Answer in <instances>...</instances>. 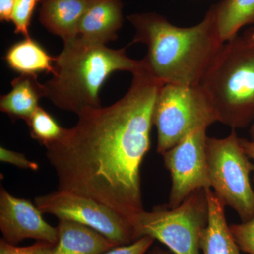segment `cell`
I'll return each instance as SVG.
<instances>
[{
    "instance_id": "cell-10",
    "label": "cell",
    "mask_w": 254,
    "mask_h": 254,
    "mask_svg": "<svg viewBox=\"0 0 254 254\" xmlns=\"http://www.w3.org/2000/svg\"><path fill=\"white\" fill-rule=\"evenodd\" d=\"M41 210L29 200L18 198L4 187L0 190V230L3 240L16 245L27 239L56 245L58 227L48 224Z\"/></svg>"
},
{
    "instance_id": "cell-2",
    "label": "cell",
    "mask_w": 254,
    "mask_h": 254,
    "mask_svg": "<svg viewBox=\"0 0 254 254\" xmlns=\"http://www.w3.org/2000/svg\"><path fill=\"white\" fill-rule=\"evenodd\" d=\"M127 19L136 30L130 45L143 43L148 50L141 60L143 70L162 84L199 86L224 44L212 6L191 27L175 26L155 12L131 14Z\"/></svg>"
},
{
    "instance_id": "cell-18",
    "label": "cell",
    "mask_w": 254,
    "mask_h": 254,
    "mask_svg": "<svg viewBox=\"0 0 254 254\" xmlns=\"http://www.w3.org/2000/svg\"><path fill=\"white\" fill-rule=\"evenodd\" d=\"M33 139L45 145L53 144L63 136L65 128L49 113L39 106L26 123Z\"/></svg>"
},
{
    "instance_id": "cell-5",
    "label": "cell",
    "mask_w": 254,
    "mask_h": 254,
    "mask_svg": "<svg viewBox=\"0 0 254 254\" xmlns=\"http://www.w3.org/2000/svg\"><path fill=\"white\" fill-rule=\"evenodd\" d=\"M208 221L205 189L195 190L176 207L142 210L130 220L134 240L148 236L174 254H200V240Z\"/></svg>"
},
{
    "instance_id": "cell-3",
    "label": "cell",
    "mask_w": 254,
    "mask_h": 254,
    "mask_svg": "<svg viewBox=\"0 0 254 254\" xmlns=\"http://www.w3.org/2000/svg\"><path fill=\"white\" fill-rule=\"evenodd\" d=\"M142 68L141 60L128 58L126 48L114 50L76 41L64 43L55 58L53 77L43 84L45 98L57 108L78 115L87 108L101 107L100 89L112 73H133Z\"/></svg>"
},
{
    "instance_id": "cell-4",
    "label": "cell",
    "mask_w": 254,
    "mask_h": 254,
    "mask_svg": "<svg viewBox=\"0 0 254 254\" xmlns=\"http://www.w3.org/2000/svg\"><path fill=\"white\" fill-rule=\"evenodd\" d=\"M199 86L213 103L219 123L232 129L254 119V45L236 36L225 42L209 65Z\"/></svg>"
},
{
    "instance_id": "cell-16",
    "label": "cell",
    "mask_w": 254,
    "mask_h": 254,
    "mask_svg": "<svg viewBox=\"0 0 254 254\" xmlns=\"http://www.w3.org/2000/svg\"><path fill=\"white\" fill-rule=\"evenodd\" d=\"M4 60L11 69L21 75L38 76L54 71L55 58L31 36L10 46Z\"/></svg>"
},
{
    "instance_id": "cell-21",
    "label": "cell",
    "mask_w": 254,
    "mask_h": 254,
    "mask_svg": "<svg viewBox=\"0 0 254 254\" xmlns=\"http://www.w3.org/2000/svg\"><path fill=\"white\" fill-rule=\"evenodd\" d=\"M54 244L38 242L28 247H16L0 240V254H54Z\"/></svg>"
},
{
    "instance_id": "cell-12",
    "label": "cell",
    "mask_w": 254,
    "mask_h": 254,
    "mask_svg": "<svg viewBox=\"0 0 254 254\" xmlns=\"http://www.w3.org/2000/svg\"><path fill=\"white\" fill-rule=\"evenodd\" d=\"M54 254H103L118 247L94 229L78 222L59 220Z\"/></svg>"
},
{
    "instance_id": "cell-9",
    "label": "cell",
    "mask_w": 254,
    "mask_h": 254,
    "mask_svg": "<svg viewBox=\"0 0 254 254\" xmlns=\"http://www.w3.org/2000/svg\"><path fill=\"white\" fill-rule=\"evenodd\" d=\"M207 129L200 127L190 132L161 155L171 177L168 208H176L195 190L210 188L205 154Z\"/></svg>"
},
{
    "instance_id": "cell-7",
    "label": "cell",
    "mask_w": 254,
    "mask_h": 254,
    "mask_svg": "<svg viewBox=\"0 0 254 254\" xmlns=\"http://www.w3.org/2000/svg\"><path fill=\"white\" fill-rule=\"evenodd\" d=\"M218 122L213 103L201 87L164 84L153 112V125L158 131L157 152L163 155L190 132Z\"/></svg>"
},
{
    "instance_id": "cell-13",
    "label": "cell",
    "mask_w": 254,
    "mask_h": 254,
    "mask_svg": "<svg viewBox=\"0 0 254 254\" xmlns=\"http://www.w3.org/2000/svg\"><path fill=\"white\" fill-rule=\"evenodd\" d=\"M208 204V221L202 232V254H242L225 217V205L211 188H205Z\"/></svg>"
},
{
    "instance_id": "cell-24",
    "label": "cell",
    "mask_w": 254,
    "mask_h": 254,
    "mask_svg": "<svg viewBox=\"0 0 254 254\" xmlns=\"http://www.w3.org/2000/svg\"><path fill=\"white\" fill-rule=\"evenodd\" d=\"M16 0H0V21L9 22L11 21Z\"/></svg>"
},
{
    "instance_id": "cell-8",
    "label": "cell",
    "mask_w": 254,
    "mask_h": 254,
    "mask_svg": "<svg viewBox=\"0 0 254 254\" xmlns=\"http://www.w3.org/2000/svg\"><path fill=\"white\" fill-rule=\"evenodd\" d=\"M34 201L42 213L91 227L117 245H128L135 241L128 219L88 197L58 190L36 197Z\"/></svg>"
},
{
    "instance_id": "cell-14",
    "label": "cell",
    "mask_w": 254,
    "mask_h": 254,
    "mask_svg": "<svg viewBox=\"0 0 254 254\" xmlns=\"http://www.w3.org/2000/svg\"><path fill=\"white\" fill-rule=\"evenodd\" d=\"M88 0H43L39 21L52 34L60 37L64 43L76 38L78 25Z\"/></svg>"
},
{
    "instance_id": "cell-1",
    "label": "cell",
    "mask_w": 254,
    "mask_h": 254,
    "mask_svg": "<svg viewBox=\"0 0 254 254\" xmlns=\"http://www.w3.org/2000/svg\"><path fill=\"white\" fill-rule=\"evenodd\" d=\"M121 99L87 108L76 126L65 128L46 156L56 172L58 190L103 203L130 221L144 210L141 166L150 148L153 112L160 82L141 69Z\"/></svg>"
},
{
    "instance_id": "cell-15",
    "label": "cell",
    "mask_w": 254,
    "mask_h": 254,
    "mask_svg": "<svg viewBox=\"0 0 254 254\" xmlns=\"http://www.w3.org/2000/svg\"><path fill=\"white\" fill-rule=\"evenodd\" d=\"M12 89L0 98V110L13 121L27 122L39 108V100L45 98L43 84L38 81V76L20 75L11 83Z\"/></svg>"
},
{
    "instance_id": "cell-22",
    "label": "cell",
    "mask_w": 254,
    "mask_h": 254,
    "mask_svg": "<svg viewBox=\"0 0 254 254\" xmlns=\"http://www.w3.org/2000/svg\"><path fill=\"white\" fill-rule=\"evenodd\" d=\"M154 241L150 237H142L128 245L114 247L103 254H146Z\"/></svg>"
},
{
    "instance_id": "cell-6",
    "label": "cell",
    "mask_w": 254,
    "mask_h": 254,
    "mask_svg": "<svg viewBox=\"0 0 254 254\" xmlns=\"http://www.w3.org/2000/svg\"><path fill=\"white\" fill-rule=\"evenodd\" d=\"M207 168L210 188L225 206L233 209L242 222L254 215V190L250 174L254 164L241 146L235 129L222 138L207 137Z\"/></svg>"
},
{
    "instance_id": "cell-19",
    "label": "cell",
    "mask_w": 254,
    "mask_h": 254,
    "mask_svg": "<svg viewBox=\"0 0 254 254\" xmlns=\"http://www.w3.org/2000/svg\"><path fill=\"white\" fill-rule=\"evenodd\" d=\"M39 1L41 0H16L11 21L16 34L23 35L24 38L30 37L28 28L35 8Z\"/></svg>"
},
{
    "instance_id": "cell-27",
    "label": "cell",
    "mask_w": 254,
    "mask_h": 254,
    "mask_svg": "<svg viewBox=\"0 0 254 254\" xmlns=\"http://www.w3.org/2000/svg\"><path fill=\"white\" fill-rule=\"evenodd\" d=\"M246 38L248 39V41H250L251 43L254 45V31H252L250 33H249L247 36H246Z\"/></svg>"
},
{
    "instance_id": "cell-17",
    "label": "cell",
    "mask_w": 254,
    "mask_h": 254,
    "mask_svg": "<svg viewBox=\"0 0 254 254\" xmlns=\"http://www.w3.org/2000/svg\"><path fill=\"white\" fill-rule=\"evenodd\" d=\"M212 6L219 36L224 43L237 36L244 26L254 23V0H221Z\"/></svg>"
},
{
    "instance_id": "cell-28",
    "label": "cell",
    "mask_w": 254,
    "mask_h": 254,
    "mask_svg": "<svg viewBox=\"0 0 254 254\" xmlns=\"http://www.w3.org/2000/svg\"><path fill=\"white\" fill-rule=\"evenodd\" d=\"M250 134L251 140H253V141H254V119L253 122H252V126H251Z\"/></svg>"
},
{
    "instance_id": "cell-26",
    "label": "cell",
    "mask_w": 254,
    "mask_h": 254,
    "mask_svg": "<svg viewBox=\"0 0 254 254\" xmlns=\"http://www.w3.org/2000/svg\"><path fill=\"white\" fill-rule=\"evenodd\" d=\"M147 254V253H146ZM147 254H174L173 252H170V250H163V249L159 248V247H155L148 252Z\"/></svg>"
},
{
    "instance_id": "cell-23",
    "label": "cell",
    "mask_w": 254,
    "mask_h": 254,
    "mask_svg": "<svg viewBox=\"0 0 254 254\" xmlns=\"http://www.w3.org/2000/svg\"><path fill=\"white\" fill-rule=\"evenodd\" d=\"M0 160L4 163L11 164L17 168L37 171L39 165L36 162L31 161L23 153L6 149L4 147L0 148Z\"/></svg>"
},
{
    "instance_id": "cell-11",
    "label": "cell",
    "mask_w": 254,
    "mask_h": 254,
    "mask_svg": "<svg viewBox=\"0 0 254 254\" xmlns=\"http://www.w3.org/2000/svg\"><path fill=\"white\" fill-rule=\"evenodd\" d=\"M123 8L122 0H88L72 41L88 45L116 41L124 22Z\"/></svg>"
},
{
    "instance_id": "cell-25",
    "label": "cell",
    "mask_w": 254,
    "mask_h": 254,
    "mask_svg": "<svg viewBox=\"0 0 254 254\" xmlns=\"http://www.w3.org/2000/svg\"><path fill=\"white\" fill-rule=\"evenodd\" d=\"M241 146L245 150L246 154L250 160L254 162V141L253 140L246 139L240 138Z\"/></svg>"
},
{
    "instance_id": "cell-20",
    "label": "cell",
    "mask_w": 254,
    "mask_h": 254,
    "mask_svg": "<svg viewBox=\"0 0 254 254\" xmlns=\"http://www.w3.org/2000/svg\"><path fill=\"white\" fill-rule=\"evenodd\" d=\"M229 227L240 250L254 254V215L248 221L231 224Z\"/></svg>"
},
{
    "instance_id": "cell-29",
    "label": "cell",
    "mask_w": 254,
    "mask_h": 254,
    "mask_svg": "<svg viewBox=\"0 0 254 254\" xmlns=\"http://www.w3.org/2000/svg\"><path fill=\"white\" fill-rule=\"evenodd\" d=\"M43 1V0H41V1Z\"/></svg>"
}]
</instances>
